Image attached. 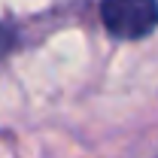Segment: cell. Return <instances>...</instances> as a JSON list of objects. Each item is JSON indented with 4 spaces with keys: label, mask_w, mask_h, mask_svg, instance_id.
<instances>
[{
    "label": "cell",
    "mask_w": 158,
    "mask_h": 158,
    "mask_svg": "<svg viewBox=\"0 0 158 158\" xmlns=\"http://www.w3.org/2000/svg\"><path fill=\"white\" fill-rule=\"evenodd\" d=\"M100 19L118 40H140L158 27V0H100Z\"/></svg>",
    "instance_id": "1"
},
{
    "label": "cell",
    "mask_w": 158,
    "mask_h": 158,
    "mask_svg": "<svg viewBox=\"0 0 158 158\" xmlns=\"http://www.w3.org/2000/svg\"><path fill=\"white\" fill-rule=\"evenodd\" d=\"M9 46H12V34H9V27L0 24V58L9 52Z\"/></svg>",
    "instance_id": "2"
}]
</instances>
